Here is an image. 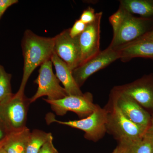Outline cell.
Segmentation results:
<instances>
[{
	"label": "cell",
	"instance_id": "15",
	"mask_svg": "<svg viewBox=\"0 0 153 153\" xmlns=\"http://www.w3.org/2000/svg\"><path fill=\"white\" fill-rule=\"evenodd\" d=\"M30 134L26 126L11 132L3 148L8 153H26Z\"/></svg>",
	"mask_w": 153,
	"mask_h": 153
},
{
	"label": "cell",
	"instance_id": "10",
	"mask_svg": "<svg viewBox=\"0 0 153 153\" xmlns=\"http://www.w3.org/2000/svg\"><path fill=\"white\" fill-rule=\"evenodd\" d=\"M119 59V51L108 47L103 51H100L94 57L72 70L74 80L80 88L91 75Z\"/></svg>",
	"mask_w": 153,
	"mask_h": 153
},
{
	"label": "cell",
	"instance_id": "2",
	"mask_svg": "<svg viewBox=\"0 0 153 153\" xmlns=\"http://www.w3.org/2000/svg\"><path fill=\"white\" fill-rule=\"evenodd\" d=\"M107 110V132L113 136L119 144H127L142 139L148 129L128 120L113 102L109 100Z\"/></svg>",
	"mask_w": 153,
	"mask_h": 153
},
{
	"label": "cell",
	"instance_id": "24",
	"mask_svg": "<svg viewBox=\"0 0 153 153\" xmlns=\"http://www.w3.org/2000/svg\"><path fill=\"white\" fill-rule=\"evenodd\" d=\"M18 1L17 0H0V17L2 16L8 8L16 4Z\"/></svg>",
	"mask_w": 153,
	"mask_h": 153
},
{
	"label": "cell",
	"instance_id": "29",
	"mask_svg": "<svg viewBox=\"0 0 153 153\" xmlns=\"http://www.w3.org/2000/svg\"><path fill=\"white\" fill-rule=\"evenodd\" d=\"M9 134L7 135V137H5L4 139L0 141V149L4 146L6 143H7V140L8 138Z\"/></svg>",
	"mask_w": 153,
	"mask_h": 153
},
{
	"label": "cell",
	"instance_id": "19",
	"mask_svg": "<svg viewBox=\"0 0 153 153\" xmlns=\"http://www.w3.org/2000/svg\"><path fill=\"white\" fill-rule=\"evenodd\" d=\"M12 75L6 72L0 65V103L7 101L14 94L12 93L11 79Z\"/></svg>",
	"mask_w": 153,
	"mask_h": 153
},
{
	"label": "cell",
	"instance_id": "1",
	"mask_svg": "<svg viewBox=\"0 0 153 153\" xmlns=\"http://www.w3.org/2000/svg\"><path fill=\"white\" fill-rule=\"evenodd\" d=\"M22 46L24 68L19 90L24 92L28 79L33 71L44 62L51 60L54 52V38L42 37L27 30L24 33Z\"/></svg>",
	"mask_w": 153,
	"mask_h": 153
},
{
	"label": "cell",
	"instance_id": "28",
	"mask_svg": "<svg viewBox=\"0 0 153 153\" xmlns=\"http://www.w3.org/2000/svg\"><path fill=\"white\" fill-rule=\"evenodd\" d=\"M146 134L149 140L150 141L151 145H152V153H153V134L149 133L147 132Z\"/></svg>",
	"mask_w": 153,
	"mask_h": 153
},
{
	"label": "cell",
	"instance_id": "31",
	"mask_svg": "<svg viewBox=\"0 0 153 153\" xmlns=\"http://www.w3.org/2000/svg\"><path fill=\"white\" fill-rule=\"evenodd\" d=\"M0 153H8V152L3 147L0 149Z\"/></svg>",
	"mask_w": 153,
	"mask_h": 153
},
{
	"label": "cell",
	"instance_id": "4",
	"mask_svg": "<svg viewBox=\"0 0 153 153\" xmlns=\"http://www.w3.org/2000/svg\"><path fill=\"white\" fill-rule=\"evenodd\" d=\"M153 30V19L135 16L125 9L120 27L113 35L108 47L117 50Z\"/></svg>",
	"mask_w": 153,
	"mask_h": 153
},
{
	"label": "cell",
	"instance_id": "22",
	"mask_svg": "<svg viewBox=\"0 0 153 153\" xmlns=\"http://www.w3.org/2000/svg\"><path fill=\"white\" fill-rule=\"evenodd\" d=\"M86 26L80 19L76 20L72 27L69 29L70 36L73 38L79 36L85 30Z\"/></svg>",
	"mask_w": 153,
	"mask_h": 153
},
{
	"label": "cell",
	"instance_id": "11",
	"mask_svg": "<svg viewBox=\"0 0 153 153\" xmlns=\"http://www.w3.org/2000/svg\"><path fill=\"white\" fill-rule=\"evenodd\" d=\"M143 107L153 110V73L144 75L133 82L115 86Z\"/></svg>",
	"mask_w": 153,
	"mask_h": 153
},
{
	"label": "cell",
	"instance_id": "21",
	"mask_svg": "<svg viewBox=\"0 0 153 153\" xmlns=\"http://www.w3.org/2000/svg\"><path fill=\"white\" fill-rule=\"evenodd\" d=\"M96 14L94 9L89 7L82 12L79 19L85 25H89L94 22Z\"/></svg>",
	"mask_w": 153,
	"mask_h": 153
},
{
	"label": "cell",
	"instance_id": "12",
	"mask_svg": "<svg viewBox=\"0 0 153 153\" xmlns=\"http://www.w3.org/2000/svg\"><path fill=\"white\" fill-rule=\"evenodd\" d=\"M54 38V51L71 70L78 67L79 48L78 36L72 38L69 29L63 30Z\"/></svg>",
	"mask_w": 153,
	"mask_h": 153
},
{
	"label": "cell",
	"instance_id": "25",
	"mask_svg": "<svg viewBox=\"0 0 153 153\" xmlns=\"http://www.w3.org/2000/svg\"><path fill=\"white\" fill-rule=\"evenodd\" d=\"M10 133V132L6 128L4 124L0 120V141L4 139Z\"/></svg>",
	"mask_w": 153,
	"mask_h": 153
},
{
	"label": "cell",
	"instance_id": "18",
	"mask_svg": "<svg viewBox=\"0 0 153 153\" xmlns=\"http://www.w3.org/2000/svg\"><path fill=\"white\" fill-rule=\"evenodd\" d=\"M119 145L122 147V153H152L150 141L146 134L141 139Z\"/></svg>",
	"mask_w": 153,
	"mask_h": 153
},
{
	"label": "cell",
	"instance_id": "14",
	"mask_svg": "<svg viewBox=\"0 0 153 153\" xmlns=\"http://www.w3.org/2000/svg\"><path fill=\"white\" fill-rule=\"evenodd\" d=\"M120 60L127 62L136 57L149 58L153 60V41L138 40L117 49Z\"/></svg>",
	"mask_w": 153,
	"mask_h": 153
},
{
	"label": "cell",
	"instance_id": "8",
	"mask_svg": "<svg viewBox=\"0 0 153 153\" xmlns=\"http://www.w3.org/2000/svg\"><path fill=\"white\" fill-rule=\"evenodd\" d=\"M102 12L97 13L94 22L87 25L85 30L78 36L79 48L78 66L100 52V24Z\"/></svg>",
	"mask_w": 153,
	"mask_h": 153
},
{
	"label": "cell",
	"instance_id": "27",
	"mask_svg": "<svg viewBox=\"0 0 153 153\" xmlns=\"http://www.w3.org/2000/svg\"><path fill=\"white\" fill-rule=\"evenodd\" d=\"M152 111V114L151 115L152 117H151L150 125L147 131V132L153 134V110Z\"/></svg>",
	"mask_w": 153,
	"mask_h": 153
},
{
	"label": "cell",
	"instance_id": "6",
	"mask_svg": "<svg viewBox=\"0 0 153 153\" xmlns=\"http://www.w3.org/2000/svg\"><path fill=\"white\" fill-rule=\"evenodd\" d=\"M38 76L34 82L38 85L35 95L29 100L30 103L40 97L47 96L49 100H57L68 95L65 88L60 85V81L53 73L52 63L47 60L41 66Z\"/></svg>",
	"mask_w": 153,
	"mask_h": 153
},
{
	"label": "cell",
	"instance_id": "23",
	"mask_svg": "<svg viewBox=\"0 0 153 153\" xmlns=\"http://www.w3.org/2000/svg\"><path fill=\"white\" fill-rule=\"evenodd\" d=\"M38 153H58V151L53 144V137L52 134L49 136L46 142L43 145Z\"/></svg>",
	"mask_w": 153,
	"mask_h": 153
},
{
	"label": "cell",
	"instance_id": "26",
	"mask_svg": "<svg viewBox=\"0 0 153 153\" xmlns=\"http://www.w3.org/2000/svg\"><path fill=\"white\" fill-rule=\"evenodd\" d=\"M138 40H150V41H153V30L145 34L142 37H140L135 41H138Z\"/></svg>",
	"mask_w": 153,
	"mask_h": 153
},
{
	"label": "cell",
	"instance_id": "5",
	"mask_svg": "<svg viewBox=\"0 0 153 153\" xmlns=\"http://www.w3.org/2000/svg\"><path fill=\"white\" fill-rule=\"evenodd\" d=\"M27 114V100L20 91L7 101L0 103V120L9 132L25 126Z\"/></svg>",
	"mask_w": 153,
	"mask_h": 153
},
{
	"label": "cell",
	"instance_id": "3",
	"mask_svg": "<svg viewBox=\"0 0 153 153\" xmlns=\"http://www.w3.org/2000/svg\"><path fill=\"white\" fill-rule=\"evenodd\" d=\"M108 112L105 108L100 107L97 105L96 108L87 117L79 120L62 121L57 120L52 113L48 114L46 117L47 123H57L78 129L84 132L86 139L97 142L101 139L107 132Z\"/></svg>",
	"mask_w": 153,
	"mask_h": 153
},
{
	"label": "cell",
	"instance_id": "20",
	"mask_svg": "<svg viewBox=\"0 0 153 153\" xmlns=\"http://www.w3.org/2000/svg\"><path fill=\"white\" fill-rule=\"evenodd\" d=\"M125 9L120 5L117 11L109 18L110 23L112 26L113 35L117 32L123 20Z\"/></svg>",
	"mask_w": 153,
	"mask_h": 153
},
{
	"label": "cell",
	"instance_id": "13",
	"mask_svg": "<svg viewBox=\"0 0 153 153\" xmlns=\"http://www.w3.org/2000/svg\"><path fill=\"white\" fill-rule=\"evenodd\" d=\"M55 66L56 76L63 84L68 95H82L83 94L74 80L72 70L54 51L51 58Z\"/></svg>",
	"mask_w": 153,
	"mask_h": 153
},
{
	"label": "cell",
	"instance_id": "30",
	"mask_svg": "<svg viewBox=\"0 0 153 153\" xmlns=\"http://www.w3.org/2000/svg\"><path fill=\"white\" fill-rule=\"evenodd\" d=\"M111 153H122V149L120 145L119 144L117 147Z\"/></svg>",
	"mask_w": 153,
	"mask_h": 153
},
{
	"label": "cell",
	"instance_id": "7",
	"mask_svg": "<svg viewBox=\"0 0 153 153\" xmlns=\"http://www.w3.org/2000/svg\"><path fill=\"white\" fill-rule=\"evenodd\" d=\"M43 100L50 105L57 115L63 116L68 111H71L82 119L91 114L97 105L93 103V95L88 92L82 95H68L57 100Z\"/></svg>",
	"mask_w": 153,
	"mask_h": 153
},
{
	"label": "cell",
	"instance_id": "9",
	"mask_svg": "<svg viewBox=\"0 0 153 153\" xmlns=\"http://www.w3.org/2000/svg\"><path fill=\"white\" fill-rule=\"evenodd\" d=\"M109 100L113 102L123 114L133 123L148 129L152 116L136 101L114 87Z\"/></svg>",
	"mask_w": 153,
	"mask_h": 153
},
{
	"label": "cell",
	"instance_id": "17",
	"mask_svg": "<svg viewBox=\"0 0 153 153\" xmlns=\"http://www.w3.org/2000/svg\"><path fill=\"white\" fill-rule=\"evenodd\" d=\"M51 134L38 129L31 132L26 153H38Z\"/></svg>",
	"mask_w": 153,
	"mask_h": 153
},
{
	"label": "cell",
	"instance_id": "16",
	"mask_svg": "<svg viewBox=\"0 0 153 153\" xmlns=\"http://www.w3.org/2000/svg\"><path fill=\"white\" fill-rule=\"evenodd\" d=\"M120 5L132 14L153 19V0H121Z\"/></svg>",
	"mask_w": 153,
	"mask_h": 153
}]
</instances>
